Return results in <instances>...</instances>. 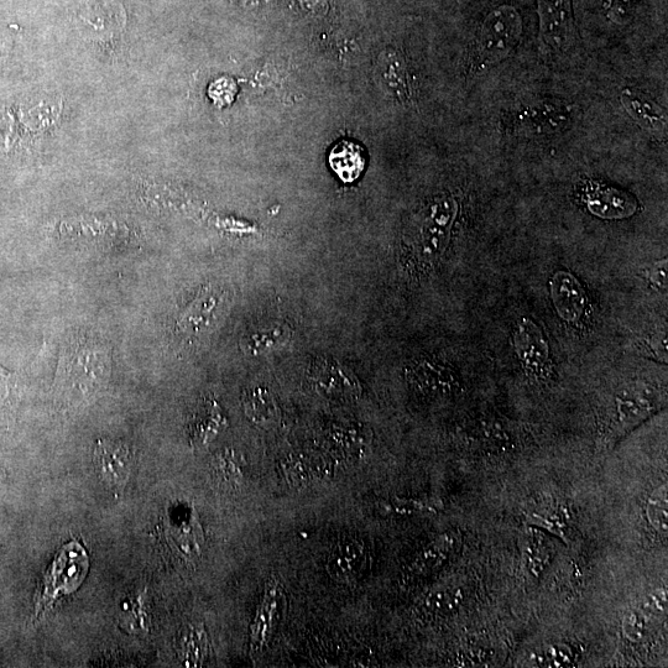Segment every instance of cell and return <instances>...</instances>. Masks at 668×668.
I'll return each instance as SVG.
<instances>
[{
	"instance_id": "cell-25",
	"label": "cell",
	"mask_w": 668,
	"mask_h": 668,
	"mask_svg": "<svg viewBox=\"0 0 668 668\" xmlns=\"http://www.w3.org/2000/svg\"><path fill=\"white\" fill-rule=\"evenodd\" d=\"M464 600L462 589H438L422 599L420 609L427 615H447L456 612Z\"/></svg>"
},
{
	"instance_id": "cell-21",
	"label": "cell",
	"mask_w": 668,
	"mask_h": 668,
	"mask_svg": "<svg viewBox=\"0 0 668 668\" xmlns=\"http://www.w3.org/2000/svg\"><path fill=\"white\" fill-rule=\"evenodd\" d=\"M456 549V537L453 534H442L419 553L411 570L416 574H429L440 570L450 560Z\"/></svg>"
},
{
	"instance_id": "cell-17",
	"label": "cell",
	"mask_w": 668,
	"mask_h": 668,
	"mask_svg": "<svg viewBox=\"0 0 668 668\" xmlns=\"http://www.w3.org/2000/svg\"><path fill=\"white\" fill-rule=\"evenodd\" d=\"M226 425L216 401L205 400L198 405L190 424L192 445L202 447L211 442Z\"/></svg>"
},
{
	"instance_id": "cell-16",
	"label": "cell",
	"mask_w": 668,
	"mask_h": 668,
	"mask_svg": "<svg viewBox=\"0 0 668 668\" xmlns=\"http://www.w3.org/2000/svg\"><path fill=\"white\" fill-rule=\"evenodd\" d=\"M412 377L420 389L430 394L450 395L462 388L458 373L448 365L430 362L420 363L412 370Z\"/></svg>"
},
{
	"instance_id": "cell-6",
	"label": "cell",
	"mask_w": 668,
	"mask_h": 668,
	"mask_svg": "<svg viewBox=\"0 0 668 668\" xmlns=\"http://www.w3.org/2000/svg\"><path fill=\"white\" fill-rule=\"evenodd\" d=\"M573 120L570 103L557 98L532 99L510 114L511 132L526 138H546L565 132Z\"/></svg>"
},
{
	"instance_id": "cell-15",
	"label": "cell",
	"mask_w": 668,
	"mask_h": 668,
	"mask_svg": "<svg viewBox=\"0 0 668 668\" xmlns=\"http://www.w3.org/2000/svg\"><path fill=\"white\" fill-rule=\"evenodd\" d=\"M367 562V547L356 537L338 542L327 560V571L334 581L353 582L363 572Z\"/></svg>"
},
{
	"instance_id": "cell-7",
	"label": "cell",
	"mask_w": 668,
	"mask_h": 668,
	"mask_svg": "<svg viewBox=\"0 0 668 668\" xmlns=\"http://www.w3.org/2000/svg\"><path fill=\"white\" fill-rule=\"evenodd\" d=\"M87 552L78 542H70L57 553L44 576L38 608L46 609L61 596L75 592L85 581L88 571Z\"/></svg>"
},
{
	"instance_id": "cell-33",
	"label": "cell",
	"mask_w": 668,
	"mask_h": 668,
	"mask_svg": "<svg viewBox=\"0 0 668 668\" xmlns=\"http://www.w3.org/2000/svg\"><path fill=\"white\" fill-rule=\"evenodd\" d=\"M621 629H623L624 638L628 640L629 643H640L645 636V615L638 612H630L629 614H626Z\"/></svg>"
},
{
	"instance_id": "cell-29",
	"label": "cell",
	"mask_w": 668,
	"mask_h": 668,
	"mask_svg": "<svg viewBox=\"0 0 668 668\" xmlns=\"http://www.w3.org/2000/svg\"><path fill=\"white\" fill-rule=\"evenodd\" d=\"M442 503L436 499H400L395 498L385 503L383 508L398 515L435 514Z\"/></svg>"
},
{
	"instance_id": "cell-11",
	"label": "cell",
	"mask_w": 668,
	"mask_h": 668,
	"mask_svg": "<svg viewBox=\"0 0 668 668\" xmlns=\"http://www.w3.org/2000/svg\"><path fill=\"white\" fill-rule=\"evenodd\" d=\"M581 200L592 215L603 219L629 218L639 210L631 193L597 180L582 185Z\"/></svg>"
},
{
	"instance_id": "cell-32",
	"label": "cell",
	"mask_w": 668,
	"mask_h": 668,
	"mask_svg": "<svg viewBox=\"0 0 668 668\" xmlns=\"http://www.w3.org/2000/svg\"><path fill=\"white\" fill-rule=\"evenodd\" d=\"M605 14L612 22L623 25L634 13V0H599Z\"/></svg>"
},
{
	"instance_id": "cell-27",
	"label": "cell",
	"mask_w": 668,
	"mask_h": 668,
	"mask_svg": "<svg viewBox=\"0 0 668 668\" xmlns=\"http://www.w3.org/2000/svg\"><path fill=\"white\" fill-rule=\"evenodd\" d=\"M578 660L577 651L568 644H549L534 655L537 667H573Z\"/></svg>"
},
{
	"instance_id": "cell-36",
	"label": "cell",
	"mask_w": 668,
	"mask_h": 668,
	"mask_svg": "<svg viewBox=\"0 0 668 668\" xmlns=\"http://www.w3.org/2000/svg\"><path fill=\"white\" fill-rule=\"evenodd\" d=\"M14 375L7 369L0 367V404L8 398L10 388H12Z\"/></svg>"
},
{
	"instance_id": "cell-9",
	"label": "cell",
	"mask_w": 668,
	"mask_h": 668,
	"mask_svg": "<svg viewBox=\"0 0 668 668\" xmlns=\"http://www.w3.org/2000/svg\"><path fill=\"white\" fill-rule=\"evenodd\" d=\"M228 304L227 292L208 286L177 317L175 331L182 337L197 338L216 327Z\"/></svg>"
},
{
	"instance_id": "cell-2",
	"label": "cell",
	"mask_w": 668,
	"mask_h": 668,
	"mask_svg": "<svg viewBox=\"0 0 668 668\" xmlns=\"http://www.w3.org/2000/svg\"><path fill=\"white\" fill-rule=\"evenodd\" d=\"M523 17L513 5L503 4L489 12L480 24L471 57V73L482 75L513 54L523 36Z\"/></svg>"
},
{
	"instance_id": "cell-26",
	"label": "cell",
	"mask_w": 668,
	"mask_h": 668,
	"mask_svg": "<svg viewBox=\"0 0 668 668\" xmlns=\"http://www.w3.org/2000/svg\"><path fill=\"white\" fill-rule=\"evenodd\" d=\"M244 411L255 424L266 425L275 420L276 405L266 391L255 389L244 396Z\"/></svg>"
},
{
	"instance_id": "cell-5",
	"label": "cell",
	"mask_w": 668,
	"mask_h": 668,
	"mask_svg": "<svg viewBox=\"0 0 668 668\" xmlns=\"http://www.w3.org/2000/svg\"><path fill=\"white\" fill-rule=\"evenodd\" d=\"M516 359L527 378L540 385L555 382L556 364L545 328L536 318L521 316L511 330Z\"/></svg>"
},
{
	"instance_id": "cell-4",
	"label": "cell",
	"mask_w": 668,
	"mask_h": 668,
	"mask_svg": "<svg viewBox=\"0 0 668 668\" xmlns=\"http://www.w3.org/2000/svg\"><path fill=\"white\" fill-rule=\"evenodd\" d=\"M457 215L458 203L456 198L450 195L437 197L422 212L411 245L417 268L430 269L445 254Z\"/></svg>"
},
{
	"instance_id": "cell-22",
	"label": "cell",
	"mask_w": 668,
	"mask_h": 668,
	"mask_svg": "<svg viewBox=\"0 0 668 668\" xmlns=\"http://www.w3.org/2000/svg\"><path fill=\"white\" fill-rule=\"evenodd\" d=\"M476 435L485 447L494 451L511 452L518 447V436L511 426L493 417L478 422Z\"/></svg>"
},
{
	"instance_id": "cell-13",
	"label": "cell",
	"mask_w": 668,
	"mask_h": 668,
	"mask_svg": "<svg viewBox=\"0 0 668 668\" xmlns=\"http://www.w3.org/2000/svg\"><path fill=\"white\" fill-rule=\"evenodd\" d=\"M96 472L108 487H123L132 472V453L122 442L99 440L93 454Z\"/></svg>"
},
{
	"instance_id": "cell-8",
	"label": "cell",
	"mask_w": 668,
	"mask_h": 668,
	"mask_svg": "<svg viewBox=\"0 0 668 668\" xmlns=\"http://www.w3.org/2000/svg\"><path fill=\"white\" fill-rule=\"evenodd\" d=\"M550 299L558 318L574 330H583L591 321V299L586 287L568 270H557L549 280Z\"/></svg>"
},
{
	"instance_id": "cell-3",
	"label": "cell",
	"mask_w": 668,
	"mask_h": 668,
	"mask_svg": "<svg viewBox=\"0 0 668 668\" xmlns=\"http://www.w3.org/2000/svg\"><path fill=\"white\" fill-rule=\"evenodd\" d=\"M664 403V391L647 380H629L620 385L613 396V410L608 426L610 440H620L634 431L659 412Z\"/></svg>"
},
{
	"instance_id": "cell-10",
	"label": "cell",
	"mask_w": 668,
	"mask_h": 668,
	"mask_svg": "<svg viewBox=\"0 0 668 668\" xmlns=\"http://www.w3.org/2000/svg\"><path fill=\"white\" fill-rule=\"evenodd\" d=\"M540 39L546 50L562 54L576 41L571 0H537Z\"/></svg>"
},
{
	"instance_id": "cell-30",
	"label": "cell",
	"mask_w": 668,
	"mask_h": 668,
	"mask_svg": "<svg viewBox=\"0 0 668 668\" xmlns=\"http://www.w3.org/2000/svg\"><path fill=\"white\" fill-rule=\"evenodd\" d=\"M636 347L644 354H650L657 362L667 363V333L666 327H659L639 339Z\"/></svg>"
},
{
	"instance_id": "cell-34",
	"label": "cell",
	"mask_w": 668,
	"mask_h": 668,
	"mask_svg": "<svg viewBox=\"0 0 668 668\" xmlns=\"http://www.w3.org/2000/svg\"><path fill=\"white\" fill-rule=\"evenodd\" d=\"M647 284L656 291H666L667 289V259L652 263L645 270Z\"/></svg>"
},
{
	"instance_id": "cell-35",
	"label": "cell",
	"mask_w": 668,
	"mask_h": 668,
	"mask_svg": "<svg viewBox=\"0 0 668 668\" xmlns=\"http://www.w3.org/2000/svg\"><path fill=\"white\" fill-rule=\"evenodd\" d=\"M124 609L127 614L123 613L122 618L124 623H127V626H132L134 630L145 629V612L140 599L129 600L128 603H125Z\"/></svg>"
},
{
	"instance_id": "cell-31",
	"label": "cell",
	"mask_w": 668,
	"mask_h": 668,
	"mask_svg": "<svg viewBox=\"0 0 668 668\" xmlns=\"http://www.w3.org/2000/svg\"><path fill=\"white\" fill-rule=\"evenodd\" d=\"M185 660L187 664L197 666L205 659L207 640L200 629H191L184 640Z\"/></svg>"
},
{
	"instance_id": "cell-28",
	"label": "cell",
	"mask_w": 668,
	"mask_h": 668,
	"mask_svg": "<svg viewBox=\"0 0 668 668\" xmlns=\"http://www.w3.org/2000/svg\"><path fill=\"white\" fill-rule=\"evenodd\" d=\"M646 519L649 525L660 535L667 534L668 501L667 487L661 485L650 494L646 503Z\"/></svg>"
},
{
	"instance_id": "cell-14",
	"label": "cell",
	"mask_w": 668,
	"mask_h": 668,
	"mask_svg": "<svg viewBox=\"0 0 668 668\" xmlns=\"http://www.w3.org/2000/svg\"><path fill=\"white\" fill-rule=\"evenodd\" d=\"M281 602H283V588L278 579H271L266 584L262 602L259 604L250 630V645L253 652L260 654L268 646L275 631Z\"/></svg>"
},
{
	"instance_id": "cell-20",
	"label": "cell",
	"mask_w": 668,
	"mask_h": 668,
	"mask_svg": "<svg viewBox=\"0 0 668 668\" xmlns=\"http://www.w3.org/2000/svg\"><path fill=\"white\" fill-rule=\"evenodd\" d=\"M380 72H382V80L386 90L400 99L401 102L407 101L410 92L403 56L395 50L385 51L380 57Z\"/></svg>"
},
{
	"instance_id": "cell-12",
	"label": "cell",
	"mask_w": 668,
	"mask_h": 668,
	"mask_svg": "<svg viewBox=\"0 0 668 668\" xmlns=\"http://www.w3.org/2000/svg\"><path fill=\"white\" fill-rule=\"evenodd\" d=\"M620 101L626 113L641 128L659 142L667 138V112L638 88L625 87L620 93Z\"/></svg>"
},
{
	"instance_id": "cell-1",
	"label": "cell",
	"mask_w": 668,
	"mask_h": 668,
	"mask_svg": "<svg viewBox=\"0 0 668 668\" xmlns=\"http://www.w3.org/2000/svg\"><path fill=\"white\" fill-rule=\"evenodd\" d=\"M111 367V351L101 338L92 334L73 338L62 351L57 368V400L69 407L88 403L107 385Z\"/></svg>"
},
{
	"instance_id": "cell-18",
	"label": "cell",
	"mask_w": 668,
	"mask_h": 668,
	"mask_svg": "<svg viewBox=\"0 0 668 668\" xmlns=\"http://www.w3.org/2000/svg\"><path fill=\"white\" fill-rule=\"evenodd\" d=\"M525 565L532 577L540 578L555 556V545L546 531L530 527L525 544Z\"/></svg>"
},
{
	"instance_id": "cell-24",
	"label": "cell",
	"mask_w": 668,
	"mask_h": 668,
	"mask_svg": "<svg viewBox=\"0 0 668 668\" xmlns=\"http://www.w3.org/2000/svg\"><path fill=\"white\" fill-rule=\"evenodd\" d=\"M212 472L219 483L229 488H238L244 482V467L233 451L219 452L212 462Z\"/></svg>"
},
{
	"instance_id": "cell-23",
	"label": "cell",
	"mask_w": 668,
	"mask_h": 668,
	"mask_svg": "<svg viewBox=\"0 0 668 668\" xmlns=\"http://www.w3.org/2000/svg\"><path fill=\"white\" fill-rule=\"evenodd\" d=\"M526 520L531 526L547 532L568 544V516L563 509L532 510L526 513Z\"/></svg>"
},
{
	"instance_id": "cell-19",
	"label": "cell",
	"mask_w": 668,
	"mask_h": 668,
	"mask_svg": "<svg viewBox=\"0 0 668 668\" xmlns=\"http://www.w3.org/2000/svg\"><path fill=\"white\" fill-rule=\"evenodd\" d=\"M330 164L339 179L347 184L354 182L364 171V150L356 143L341 142L331 151Z\"/></svg>"
}]
</instances>
